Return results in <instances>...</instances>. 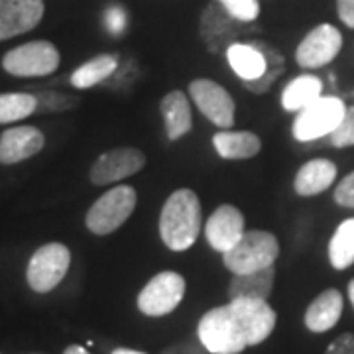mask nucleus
<instances>
[{"label":"nucleus","mask_w":354,"mask_h":354,"mask_svg":"<svg viewBox=\"0 0 354 354\" xmlns=\"http://www.w3.org/2000/svg\"><path fill=\"white\" fill-rule=\"evenodd\" d=\"M276 321V311L264 299H230L201 317L197 337L207 353L241 354L264 342L274 333Z\"/></svg>","instance_id":"1"},{"label":"nucleus","mask_w":354,"mask_h":354,"mask_svg":"<svg viewBox=\"0 0 354 354\" xmlns=\"http://www.w3.org/2000/svg\"><path fill=\"white\" fill-rule=\"evenodd\" d=\"M203 228L201 201L191 189L174 191L160 213V236L174 252L191 248Z\"/></svg>","instance_id":"2"},{"label":"nucleus","mask_w":354,"mask_h":354,"mask_svg":"<svg viewBox=\"0 0 354 354\" xmlns=\"http://www.w3.org/2000/svg\"><path fill=\"white\" fill-rule=\"evenodd\" d=\"M136 203L138 195L134 187L116 185L91 205L85 216V225L97 236L113 234L114 230H118L132 216Z\"/></svg>","instance_id":"3"},{"label":"nucleus","mask_w":354,"mask_h":354,"mask_svg":"<svg viewBox=\"0 0 354 354\" xmlns=\"http://www.w3.org/2000/svg\"><path fill=\"white\" fill-rule=\"evenodd\" d=\"M279 256L278 239L268 230H248L228 252L223 262L232 274H250L274 266Z\"/></svg>","instance_id":"4"},{"label":"nucleus","mask_w":354,"mask_h":354,"mask_svg":"<svg viewBox=\"0 0 354 354\" xmlns=\"http://www.w3.org/2000/svg\"><path fill=\"white\" fill-rule=\"evenodd\" d=\"M344 113L346 104L339 97H319L317 101L297 113L291 127L293 138L297 142H311L323 136H330L341 124Z\"/></svg>","instance_id":"5"},{"label":"nucleus","mask_w":354,"mask_h":354,"mask_svg":"<svg viewBox=\"0 0 354 354\" xmlns=\"http://www.w3.org/2000/svg\"><path fill=\"white\" fill-rule=\"evenodd\" d=\"M59 51L48 39H36L6 51L2 69L14 77H46L59 67Z\"/></svg>","instance_id":"6"},{"label":"nucleus","mask_w":354,"mask_h":354,"mask_svg":"<svg viewBox=\"0 0 354 354\" xmlns=\"http://www.w3.org/2000/svg\"><path fill=\"white\" fill-rule=\"evenodd\" d=\"M71 264V252L62 242H48L32 254L26 279L36 293H48L57 288Z\"/></svg>","instance_id":"7"},{"label":"nucleus","mask_w":354,"mask_h":354,"mask_svg":"<svg viewBox=\"0 0 354 354\" xmlns=\"http://www.w3.org/2000/svg\"><path fill=\"white\" fill-rule=\"evenodd\" d=\"M185 295V278L177 272L156 274L138 295V309L148 317H164L181 304Z\"/></svg>","instance_id":"8"},{"label":"nucleus","mask_w":354,"mask_h":354,"mask_svg":"<svg viewBox=\"0 0 354 354\" xmlns=\"http://www.w3.org/2000/svg\"><path fill=\"white\" fill-rule=\"evenodd\" d=\"M189 93L203 116L209 118L215 127L221 130L234 127L236 104L227 88L211 79H195L189 83Z\"/></svg>","instance_id":"9"},{"label":"nucleus","mask_w":354,"mask_h":354,"mask_svg":"<svg viewBox=\"0 0 354 354\" xmlns=\"http://www.w3.org/2000/svg\"><path fill=\"white\" fill-rule=\"evenodd\" d=\"M342 48L341 32L333 24H319L297 46L295 62L304 69H319L329 65Z\"/></svg>","instance_id":"10"},{"label":"nucleus","mask_w":354,"mask_h":354,"mask_svg":"<svg viewBox=\"0 0 354 354\" xmlns=\"http://www.w3.org/2000/svg\"><path fill=\"white\" fill-rule=\"evenodd\" d=\"M146 165V156L138 148H114L109 152L101 153L97 162L91 165V183L93 185H111L114 181L127 179V177L138 174Z\"/></svg>","instance_id":"11"},{"label":"nucleus","mask_w":354,"mask_h":354,"mask_svg":"<svg viewBox=\"0 0 354 354\" xmlns=\"http://www.w3.org/2000/svg\"><path fill=\"white\" fill-rule=\"evenodd\" d=\"M44 12V0H0V41L32 32Z\"/></svg>","instance_id":"12"},{"label":"nucleus","mask_w":354,"mask_h":354,"mask_svg":"<svg viewBox=\"0 0 354 354\" xmlns=\"http://www.w3.org/2000/svg\"><path fill=\"white\" fill-rule=\"evenodd\" d=\"M244 215L234 205H221L205 225V236L216 252H228L244 236Z\"/></svg>","instance_id":"13"},{"label":"nucleus","mask_w":354,"mask_h":354,"mask_svg":"<svg viewBox=\"0 0 354 354\" xmlns=\"http://www.w3.org/2000/svg\"><path fill=\"white\" fill-rule=\"evenodd\" d=\"M46 136L36 127L8 128L0 134V164L12 165L44 150Z\"/></svg>","instance_id":"14"},{"label":"nucleus","mask_w":354,"mask_h":354,"mask_svg":"<svg viewBox=\"0 0 354 354\" xmlns=\"http://www.w3.org/2000/svg\"><path fill=\"white\" fill-rule=\"evenodd\" d=\"M337 179V165L330 160L317 158L304 164L293 179V189L299 197H315L327 191Z\"/></svg>","instance_id":"15"},{"label":"nucleus","mask_w":354,"mask_h":354,"mask_svg":"<svg viewBox=\"0 0 354 354\" xmlns=\"http://www.w3.org/2000/svg\"><path fill=\"white\" fill-rule=\"evenodd\" d=\"M342 293L335 288L319 293L305 311V327L311 333H327L342 315Z\"/></svg>","instance_id":"16"},{"label":"nucleus","mask_w":354,"mask_h":354,"mask_svg":"<svg viewBox=\"0 0 354 354\" xmlns=\"http://www.w3.org/2000/svg\"><path fill=\"white\" fill-rule=\"evenodd\" d=\"M160 111H162V116H164L167 138L171 140V142L183 138L191 128H193L191 102L185 97L183 91H171V93H167L164 99H162Z\"/></svg>","instance_id":"17"},{"label":"nucleus","mask_w":354,"mask_h":354,"mask_svg":"<svg viewBox=\"0 0 354 354\" xmlns=\"http://www.w3.org/2000/svg\"><path fill=\"white\" fill-rule=\"evenodd\" d=\"M213 148L223 160H250L262 150V140L248 130H221L213 136Z\"/></svg>","instance_id":"18"},{"label":"nucleus","mask_w":354,"mask_h":354,"mask_svg":"<svg viewBox=\"0 0 354 354\" xmlns=\"http://www.w3.org/2000/svg\"><path fill=\"white\" fill-rule=\"evenodd\" d=\"M274 279H276V268L270 266L258 272L250 274H234L228 283V297L230 299H264L268 301L270 293L274 290Z\"/></svg>","instance_id":"19"},{"label":"nucleus","mask_w":354,"mask_h":354,"mask_svg":"<svg viewBox=\"0 0 354 354\" xmlns=\"http://www.w3.org/2000/svg\"><path fill=\"white\" fill-rule=\"evenodd\" d=\"M228 65L244 83L258 81L268 69L264 51L254 44H230L227 50Z\"/></svg>","instance_id":"20"},{"label":"nucleus","mask_w":354,"mask_h":354,"mask_svg":"<svg viewBox=\"0 0 354 354\" xmlns=\"http://www.w3.org/2000/svg\"><path fill=\"white\" fill-rule=\"evenodd\" d=\"M323 93V81L315 75H299L281 91V106L288 113H299L307 104L317 101Z\"/></svg>","instance_id":"21"},{"label":"nucleus","mask_w":354,"mask_h":354,"mask_svg":"<svg viewBox=\"0 0 354 354\" xmlns=\"http://www.w3.org/2000/svg\"><path fill=\"white\" fill-rule=\"evenodd\" d=\"M118 55L116 53H102L93 59H88L87 64L77 67L71 73V85L75 88H91L99 85L102 81H106L109 77L116 73L118 69Z\"/></svg>","instance_id":"22"},{"label":"nucleus","mask_w":354,"mask_h":354,"mask_svg":"<svg viewBox=\"0 0 354 354\" xmlns=\"http://www.w3.org/2000/svg\"><path fill=\"white\" fill-rule=\"evenodd\" d=\"M329 260L335 270H346L354 264V216L342 221L330 236Z\"/></svg>","instance_id":"23"},{"label":"nucleus","mask_w":354,"mask_h":354,"mask_svg":"<svg viewBox=\"0 0 354 354\" xmlns=\"http://www.w3.org/2000/svg\"><path fill=\"white\" fill-rule=\"evenodd\" d=\"M38 111V99L32 93H0V124L24 120Z\"/></svg>","instance_id":"24"},{"label":"nucleus","mask_w":354,"mask_h":354,"mask_svg":"<svg viewBox=\"0 0 354 354\" xmlns=\"http://www.w3.org/2000/svg\"><path fill=\"white\" fill-rule=\"evenodd\" d=\"M258 48L264 51L266 59H268V69H266V73L258 81H248V83H244V87L248 88V91H252V93H266L268 88L272 87V83L281 75L283 59H281V55H279L278 51L268 48V46H258Z\"/></svg>","instance_id":"25"},{"label":"nucleus","mask_w":354,"mask_h":354,"mask_svg":"<svg viewBox=\"0 0 354 354\" xmlns=\"http://www.w3.org/2000/svg\"><path fill=\"white\" fill-rule=\"evenodd\" d=\"M38 99V111L36 113H62V111H69L79 104L77 97L65 95V93H55V91H41L36 93Z\"/></svg>","instance_id":"26"},{"label":"nucleus","mask_w":354,"mask_h":354,"mask_svg":"<svg viewBox=\"0 0 354 354\" xmlns=\"http://www.w3.org/2000/svg\"><path fill=\"white\" fill-rule=\"evenodd\" d=\"M236 22H254L260 14L258 0H218Z\"/></svg>","instance_id":"27"},{"label":"nucleus","mask_w":354,"mask_h":354,"mask_svg":"<svg viewBox=\"0 0 354 354\" xmlns=\"http://www.w3.org/2000/svg\"><path fill=\"white\" fill-rule=\"evenodd\" d=\"M329 142L330 146H335V148H351V146H354V104L346 109L341 124L329 136Z\"/></svg>","instance_id":"28"},{"label":"nucleus","mask_w":354,"mask_h":354,"mask_svg":"<svg viewBox=\"0 0 354 354\" xmlns=\"http://www.w3.org/2000/svg\"><path fill=\"white\" fill-rule=\"evenodd\" d=\"M335 203L341 205L344 209H354V171L339 181L337 189H335Z\"/></svg>","instance_id":"29"},{"label":"nucleus","mask_w":354,"mask_h":354,"mask_svg":"<svg viewBox=\"0 0 354 354\" xmlns=\"http://www.w3.org/2000/svg\"><path fill=\"white\" fill-rule=\"evenodd\" d=\"M104 20H106L109 32H111V34H116V36L122 34L124 28H127V12H124L122 8H118V6H111V8L106 10Z\"/></svg>","instance_id":"30"},{"label":"nucleus","mask_w":354,"mask_h":354,"mask_svg":"<svg viewBox=\"0 0 354 354\" xmlns=\"http://www.w3.org/2000/svg\"><path fill=\"white\" fill-rule=\"evenodd\" d=\"M325 354H354V333H344L327 346Z\"/></svg>","instance_id":"31"},{"label":"nucleus","mask_w":354,"mask_h":354,"mask_svg":"<svg viewBox=\"0 0 354 354\" xmlns=\"http://www.w3.org/2000/svg\"><path fill=\"white\" fill-rule=\"evenodd\" d=\"M337 12L342 24L354 28V0H337Z\"/></svg>","instance_id":"32"},{"label":"nucleus","mask_w":354,"mask_h":354,"mask_svg":"<svg viewBox=\"0 0 354 354\" xmlns=\"http://www.w3.org/2000/svg\"><path fill=\"white\" fill-rule=\"evenodd\" d=\"M207 353V348L203 346L201 341L199 344H195V342H187V344H174V346H169V348H165L164 354H205Z\"/></svg>","instance_id":"33"},{"label":"nucleus","mask_w":354,"mask_h":354,"mask_svg":"<svg viewBox=\"0 0 354 354\" xmlns=\"http://www.w3.org/2000/svg\"><path fill=\"white\" fill-rule=\"evenodd\" d=\"M64 354H88L83 346H79V344H71V346H67L65 348Z\"/></svg>","instance_id":"34"},{"label":"nucleus","mask_w":354,"mask_h":354,"mask_svg":"<svg viewBox=\"0 0 354 354\" xmlns=\"http://www.w3.org/2000/svg\"><path fill=\"white\" fill-rule=\"evenodd\" d=\"M113 354H146V353H140V351H132V348H116V351H113Z\"/></svg>","instance_id":"35"},{"label":"nucleus","mask_w":354,"mask_h":354,"mask_svg":"<svg viewBox=\"0 0 354 354\" xmlns=\"http://www.w3.org/2000/svg\"><path fill=\"white\" fill-rule=\"evenodd\" d=\"M348 299L354 307V279H351V283H348Z\"/></svg>","instance_id":"36"}]
</instances>
